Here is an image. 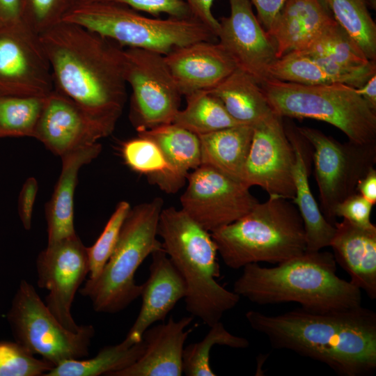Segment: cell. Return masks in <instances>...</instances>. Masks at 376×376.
I'll return each mask as SVG.
<instances>
[{
	"instance_id": "obj_1",
	"label": "cell",
	"mask_w": 376,
	"mask_h": 376,
	"mask_svg": "<svg viewBox=\"0 0 376 376\" xmlns=\"http://www.w3.org/2000/svg\"><path fill=\"white\" fill-rule=\"evenodd\" d=\"M57 89L111 133L127 101L125 48L61 21L39 35Z\"/></svg>"
},
{
	"instance_id": "obj_2",
	"label": "cell",
	"mask_w": 376,
	"mask_h": 376,
	"mask_svg": "<svg viewBox=\"0 0 376 376\" xmlns=\"http://www.w3.org/2000/svg\"><path fill=\"white\" fill-rule=\"evenodd\" d=\"M251 327L272 347L322 363L341 376H366L376 369V313L362 305L329 312L302 308L270 315L250 310Z\"/></svg>"
},
{
	"instance_id": "obj_3",
	"label": "cell",
	"mask_w": 376,
	"mask_h": 376,
	"mask_svg": "<svg viewBox=\"0 0 376 376\" xmlns=\"http://www.w3.org/2000/svg\"><path fill=\"white\" fill-rule=\"evenodd\" d=\"M331 252L305 251L272 267H243L233 292L260 304L295 302L313 312H329L361 305V290L336 274Z\"/></svg>"
},
{
	"instance_id": "obj_4",
	"label": "cell",
	"mask_w": 376,
	"mask_h": 376,
	"mask_svg": "<svg viewBox=\"0 0 376 376\" xmlns=\"http://www.w3.org/2000/svg\"><path fill=\"white\" fill-rule=\"evenodd\" d=\"M157 235L162 248L183 278L187 311L209 327L233 308L240 297L221 285L217 247L210 232L182 209L163 208Z\"/></svg>"
},
{
	"instance_id": "obj_5",
	"label": "cell",
	"mask_w": 376,
	"mask_h": 376,
	"mask_svg": "<svg viewBox=\"0 0 376 376\" xmlns=\"http://www.w3.org/2000/svg\"><path fill=\"white\" fill-rule=\"evenodd\" d=\"M210 233L224 264L233 269L260 262L279 264L306 249L296 205L277 195H269L241 218Z\"/></svg>"
},
{
	"instance_id": "obj_6",
	"label": "cell",
	"mask_w": 376,
	"mask_h": 376,
	"mask_svg": "<svg viewBox=\"0 0 376 376\" xmlns=\"http://www.w3.org/2000/svg\"><path fill=\"white\" fill-rule=\"evenodd\" d=\"M164 201L156 197L131 207L115 249L100 274L88 278L79 293L88 297L98 313H116L141 295L134 274L143 260L162 248L157 236Z\"/></svg>"
},
{
	"instance_id": "obj_7",
	"label": "cell",
	"mask_w": 376,
	"mask_h": 376,
	"mask_svg": "<svg viewBox=\"0 0 376 376\" xmlns=\"http://www.w3.org/2000/svg\"><path fill=\"white\" fill-rule=\"evenodd\" d=\"M62 21L92 31L124 48H138L166 55L199 41H217L203 23L190 18L149 17L123 4L79 2Z\"/></svg>"
},
{
	"instance_id": "obj_8",
	"label": "cell",
	"mask_w": 376,
	"mask_h": 376,
	"mask_svg": "<svg viewBox=\"0 0 376 376\" xmlns=\"http://www.w3.org/2000/svg\"><path fill=\"white\" fill-rule=\"evenodd\" d=\"M260 87L272 109L284 118H312L342 131L349 141L376 142V111L344 84L307 85L269 79Z\"/></svg>"
},
{
	"instance_id": "obj_9",
	"label": "cell",
	"mask_w": 376,
	"mask_h": 376,
	"mask_svg": "<svg viewBox=\"0 0 376 376\" xmlns=\"http://www.w3.org/2000/svg\"><path fill=\"white\" fill-rule=\"evenodd\" d=\"M7 319L15 341L54 366L88 356L95 334L93 326L82 325L78 331L66 329L26 280L19 283Z\"/></svg>"
},
{
	"instance_id": "obj_10",
	"label": "cell",
	"mask_w": 376,
	"mask_h": 376,
	"mask_svg": "<svg viewBox=\"0 0 376 376\" xmlns=\"http://www.w3.org/2000/svg\"><path fill=\"white\" fill-rule=\"evenodd\" d=\"M297 127L314 149L320 209L326 219L334 225L337 205L356 193L359 181L374 168L376 142L358 143L348 140L341 143L317 129Z\"/></svg>"
},
{
	"instance_id": "obj_11",
	"label": "cell",
	"mask_w": 376,
	"mask_h": 376,
	"mask_svg": "<svg viewBox=\"0 0 376 376\" xmlns=\"http://www.w3.org/2000/svg\"><path fill=\"white\" fill-rule=\"evenodd\" d=\"M125 77L132 94L130 120L137 132L172 123L180 110V93L164 55L125 48Z\"/></svg>"
},
{
	"instance_id": "obj_12",
	"label": "cell",
	"mask_w": 376,
	"mask_h": 376,
	"mask_svg": "<svg viewBox=\"0 0 376 376\" xmlns=\"http://www.w3.org/2000/svg\"><path fill=\"white\" fill-rule=\"evenodd\" d=\"M187 182L181 209L210 233L241 218L258 203L244 182L209 166L189 172Z\"/></svg>"
},
{
	"instance_id": "obj_13",
	"label": "cell",
	"mask_w": 376,
	"mask_h": 376,
	"mask_svg": "<svg viewBox=\"0 0 376 376\" xmlns=\"http://www.w3.org/2000/svg\"><path fill=\"white\" fill-rule=\"evenodd\" d=\"M295 155L285 132L283 118L272 112L253 125V136L242 181L259 186L269 195L293 199Z\"/></svg>"
},
{
	"instance_id": "obj_14",
	"label": "cell",
	"mask_w": 376,
	"mask_h": 376,
	"mask_svg": "<svg viewBox=\"0 0 376 376\" xmlns=\"http://www.w3.org/2000/svg\"><path fill=\"white\" fill-rule=\"evenodd\" d=\"M38 285L48 290L45 304L66 329L78 331L71 313L75 294L89 273L87 247L77 235L47 244L36 259Z\"/></svg>"
},
{
	"instance_id": "obj_15",
	"label": "cell",
	"mask_w": 376,
	"mask_h": 376,
	"mask_svg": "<svg viewBox=\"0 0 376 376\" xmlns=\"http://www.w3.org/2000/svg\"><path fill=\"white\" fill-rule=\"evenodd\" d=\"M54 88L39 35L28 26L0 28V97H44Z\"/></svg>"
},
{
	"instance_id": "obj_16",
	"label": "cell",
	"mask_w": 376,
	"mask_h": 376,
	"mask_svg": "<svg viewBox=\"0 0 376 376\" xmlns=\"http://www.w3.org/2000/svg\"><path fill=\"white\" fill-rule=\"evenodd\" d=\"M230 14L219 21L217 42L237 68L260 85L269 79V69L277 60L275 45L255 15L249 0H228Z\"/></svg>"
},
{
	"instance_id": "obj_17",
	"label": "cell",
	"mask_w": 376,
	"mask_h": 376,
	"mask_svg": "<svg viewBox=\"0 0 376 376\" xmlns=\"http://www.w3.org/2000/svg\"><path fill=\"white\" fill-rule=\"evenodd\" d=\"M111 132L56 88L45 98L33 137L56 155L89 146Z\"/></svg>"
},
{
	"instance_id": "obj_18",
	"label": "cell",
	"mask_w": 376,
	"mask_h": 376,
	"mask_svg": "<svg viewBox=\"0 0 376 376\" xmlns=\"http://www.w3.org/2000/svg\"><path fill=\"white\" fill-rule=\"evenodd\" d=\"M164 59L185 97L212 90L237 69L217 41H199L176 48Z\"/></svg>"
},
{
	"instance_id": "obj_19",
	"label": "cell",
	"mask_w": 376,
	"mask_h": 376,
	"mask_svg": "<svg viewBox=\"0 0 376 376\" xmlns=\"http://www.w3.org/2000/svg\"><path fill=\"white\" fill-rule=\"evenodd\" d=\"M151 256L148 278L141 284V307L125 338L132 345L140 342L143 333L153 323L164 321L187 293L183 278L163 248L154 251Z\"/></svg>"
},
{
	"instance_id": "obj_20",
	"label": "cell",
	"mask_w": 376,
	"mask_h": 376,
	"mask_svg": "<svg viewBox=\"0 0 376 376\" xmlns=\"http://www.w3.org/2000/svg\"><path fill=\"white\" fill-rule=\"evenodd\" d=\"M193 318L175 321L171 317L166 323L149 327L143 334L146 347L143 354L130 366L109 376H180L182 352L192 329L185 330Z\"/></svg>"
},
{
	"instance_id": "obj_21",
	"label": "cell",
	"mask_w": 376,
	"mask_h": 376,
	"mask_svg": "<svg viewBox=\"0 0 376 376\" xmlns=\"http://www.w3.org/2000/svg\"><path fill=\"white\" fill-rule=\"evenodd\" d=\"M330 242L336 264L350 281L371 299L376 298V226L363 228L343 219L335 222Z\"/></svg>"
},
{
	"instance_id": "obj_22",
	"label": "cell",
	"mask_w": 376,
	"mask_h": 376,
	"mask_svg": "<svg viewBox=\"0 0 376 376\" xmlns=\"http://www.w3.org/2000/svg\"><path fill=\"white\" fill-rule=\"evenodd\" d=\"M288 138L291 143L295 162L293 180L295 195L292 199L302 219L308 251H317L329 246L335 232L334 225L322 214L309 185L310 150L308 141L299 132L296 126L285 124Z\"/></svg>"
},
{
	"instance_id": "obj_23",
	"label": "cell",
	"mask_w": 376,
	"mask_h": 376,
	"mask_svg": "<svg viewBox=\"0 0 376 376\" xmlns=\"http://www.w3.org/2000/svg\"><path fill=\"white\" fill-rule=\"evenodd\" d=\"M269 79L307 84H344L355 88L362 86L376 74L375 61L364 65L347 67L297 52L278 58L269 69Z\"/></svg>"
},
{
	"instance_id": "obj_24",
	"label": "cell",
	"mask_w": 376,
	"mask_h": 376,
	"mask_svg": "<svg viewBox=\"0 0 376 376\" xmlns=\"http://www.w3.org/2000/svg\"><path fill=\"white\" fill-rule=\"evenodd\" d=\"M334 19L323 0H287L267 31L277 59L303 48Z\"/></svg>"
},
{
	"instance_id": "obj_25",
	"label": "cell",
	"mask_w": 376,
	"mask_h": 376,
	"mask_svg": "<svg viewBox=\"0 0 376 376\" xmlns=\"http://www.w3.org/2000/svg\"><path fill=\"white\" fill-rule=\"evenodd\" d=\"M102 150L97 142L62 155V167L49 201L45 207L47 244L72 237L74 196L81 168L95 159Z\"/></svg>"
},
{
	"instance_id": "obj_26",
	"label": "cell",
	"mask_w": 376,
	"mask_h": 376,
	"mask_svg": "<svg viewBox=\"0 0 376 376\" xmlns=\"http://www.w3.org/2000/svg\"><path fill=\"white\" fill-rule=\"evenodd\" d=\"M252 136L253 126L244 124L198 136L201 164L242 181Z\"/></svg>"
},
{
	"instance_id": "obj_27",
	"label": "cell",
	"mask_w": 376,
	"mask_h": 376,
	"mask_svg": "<svg viewBox=\"0 0 376 376\" xmlns=\"http://www.w3.org/2000/svg\"><path fill=\"white\" fill-rule=\"evenodd\" d=\"M207 91L217 97L230 116L240 124L253 126L273 112L260 85L238 68Z\"/></svg>"
},
{
	"instance_id": "obj_28",
	"label": "cell",
	"mask_w": 376,
	"mask_h": 376,
	"mask_svg": "<svg viewBox=\"0 0 376 376\" xmlns=\"http://www.w3.org/2000/svg\"><path fill=\"white\" fill-rule=\"evenodd\" d=\"M137 132L157 143L182 187L189 171L201 164L200 139L193 132L173 123Z\"/></svg>"
},
{
	"instance_id": "obj_29",
	"label": "cell",
	"mask_w": 376,
	"mask_h": 376,
	"mask_svg": "<svg viewBox=\"0 0 376 376\" xmlns=\"http://www.w3.org/2000/svg\"><path fill=\"white\" fill-rule=\"evenodd\" d=\"M145 347L143 339L133 345L124 339L118 344L104 347L91 359L65 361L45 376H109L134 363L143 354Z\"/></svg>"
},
{
	"instance_id": "obj_30",
	"label": "cell",
	"mask_w": 376,
	"mask_h": 376,
	"mask_svg": "<svg viewBox=\"0 0 376 376\" xmlns=\"http://www.w3.org/2000/svg\"><path fill=\"white\" fill-rule=\"evenodd\" d=\"M125 163L132 171L147 176L167 194H175L182 186L175 179L171 166L159 147L152 140L138 135L122 144Z\"/></svg>"
},
{
	"instance_id": "obj_31",
	"label": "cell",
	"mask_w": 376,
	"mask_h": 376,
	"mask_svg": "<svg viewBox=\"0 0 376 376\" xmlns=\"http://www.w3.org/2000/svg\"><path fill=\"white\" fill-rule=\"evenodd\" d=\"M335 20L357 43L369 61H376V24L370 9L376 0H323Z\"/></svg>"
},
{
	"instance_id": "obj_32",
	"label": "cell",
	"mask_w": 376,
	"mask_h": 376,
	"mask_svg": "<svg viewBox=\"0 0 376 376\" xmlns=\"http://www.w3.org/2000/svg\"><path fill=\"white\" fill-rule=\"evenodd\" d=\"M297 52L347 67H358L369 61L357 43L332 19Z\"/></svg>"
},
{
	"instance_id": "obj_33",
	"label": "cell",
	"mask_w": 376,
	"mask_h": 376,
	"mask_svg": "<svg viewBox=\"0 0 376 376\" xmlns=\"http://www.w3.org/2000/svg\"><path fill=\"white\" fill-rule=\"evenodd\" d=\"M186 107L176 113L173 123L200 136L240 125L221 102L207 91L185 97Z\"/></svg>"
},
{
	"instance_id": "obj_34",
	"label": "cell",
	"mask_w": 376,
	"mask_h": 376,
	"mask_svg": "<svg viewBox=\"0 0 376 376\" xmlns=\"http://www.w3.org/2000/svg\"><path fill=\"white\" fill-rule=\"evenodd\" d=\"M46 96L0 97V138L33 137Z\"/></svg>"
},
{
	"instance_id": "obj_35",
	"label": "cell",
	"mask_w": 376,
	"mask_h": 376,
	"mask_svg": "<svg viewBox=\"0 0 376 376\" xmlns=\"http://www.w3.org/2000/svg\"><path fill=\"white\" fill-rule=\"evenodd\" d=\"M204 338L188 345L182 352V372L187 376H215L210 366V350L216 345L244 349L249 346V340L227 331L219 321L210 326Z\"/></svg>"
},
{
	"instance_id": "obj_36",
	"label": "cell",
	"mask_w": 376,
	"mask_h": 376,
	"mask_svg": "<svg viewBox=\"0 0 376 376\" xmlns=\"http://www.w3.org/2000/svg\"><path fill=\"white\" fill-rule=\"evenodd\" d=\"M130 208L128 202H119L99 237L91 246L87 247L89 278L97 276L111 257Z\"/></svg>"
},
{
	"instance_id": "obj_37",
	"label": "cell",
	"mask_w": 376,
	"mask_h": 376,
	"mask_svg": "<svg viewBox=\"0 0 376 376\" xmlns=\"http://www.w3.org/2000/svg\"><path fill=\"white\" fill-rule=\"evenodd\" d=\"M54 367L16 341H0V376H45Z\"/></svg>"
},
{
	"instance_id": "obj_38",
	"label": "cell",
	"mask_w": 376,
	"mask_h": 376,
	"mask_svg": "<svg viewBox=\"0 0 376 376\" xmlns=\"http://www.w3.org/2000/svg\"><path fill=\"white\" fill-rule=\"evenodd\" d=\"M81 0H22L26 25L40 35L61 22Z\"/></svg>"
},
{
	"instance_id": "obj_39",
	"label": "cell",
	"mask_w": 376,
	"mask_h": 376,
	"mask_svg": "<svg viewBox=\"0 0 376 376\" xmlns=\"http://www.w3.org/2000/svg\"><path fill=\"white\" fill-rule=\"evenodd\" d=\"M81 1L123 4L136 11L147 13L154 17H158L161 14H166L169 17L175 18L192 17L185 0H81Z\"/></svg>"
},
{
	"instance_id": "obj_40",
	"label": "cell",
	"mask_w": 376,
	"mask_h": 376,
	"mask_svg": "<svg viewBox=\"0 0 376 376\" xmlns=\"http://www.w3.org/2000/svg\"><path fill=\"white\" fill-rule=\"evenodd\" d=\"M373 205L356 192L337 205L334 214L336 218L342 217L357 226L369 228L374 226L370 221Z\"/></svg>"
},
{
	"instance_id": "obj_41",
	"label": "cell",
	"mask_w": 376,
	"mask_h": 376,
	"mask_svg": "<svg viewBox=\"0 0 376 376\" xmlns=\"http://www.w3.org/2000/svg\"><path fill=\"white\" fill-rule=\"evenodd\" d=\"M36 178L30 177L23 184L18 200V212L20 220L26 230L31 229L32 214L38 192Z\"/></svg>"
},
{
	"instance_id": "obj_42",
	"label": "cell",
	"mask_w": 376,
	"mask_h": 376,
	"mask_svg": "<svg viewBox=\"0 0 376 376\" xmlns=\"http://www.w3.org/2000/svg\"><path fill=\"white\" fill-rule=\"evenodd\" d=\"M193 18L203 23L216 36L219 29V21L212 12L214 0H185Z\"/></svg>"
},
{
	"instance_id": "obj_43",
	"label": "cell",
	"mask_w": 376,
	"mask_h": 376,
	"mask_svg": "<svg viewBox=\"0 0 376 376\" xmlns=\"http://www.w3.org/2000/svg\"><path fill=\"white\" fill-rule=\"evenodd\" d=\"M20 26H28L24 19L22 0H0V28Z\"/></svg>"
},
{
	"instance_id": "obj_44",
	"label": "cell",
	"mask_w": 376,
	"mask_h": 376,
	"mask_svg": "<svg viewBox=\"0 0 376 376\" xmlns=\"http://www.w3.org/2000/svg\"><path fill=\"white\" fill-rule=\"evenodd\" d=\"M257 10V18L267 31L287 0H249Z\"/></svg>"
},
{
	"instance_id": "obj_45",
	"label": "cell",
	"mask_w": 376,
	"mask_h": 376,
	"mask_svg": "<svg viewBox=\"0 0 376 376\" xmlns=\"http://www.w3.org/2000/svg\"><path fill=\"white\" fill-rule=\"evenodd\" d=\"M357 192L373 205L376 203V170L371 169L358 182Z\"/></svg>"
},
{
	"instance_id": "obj_46",
	"label": "cell",
	"mask_w": 376,
	"mask_h": 376,
	"mask_svg": "<svg viewBox=\"0 0 376 376\" xmlns=\"http://www.w3.org/2000/svg\"><path fill=\"white\" fill-rule=\"evenodd\" d=\"M356 91L376 111V74L362 86L357 88Z\"/></svg>"
}]
</instances>
